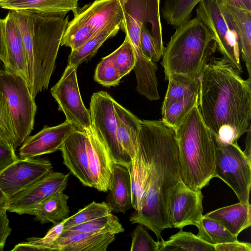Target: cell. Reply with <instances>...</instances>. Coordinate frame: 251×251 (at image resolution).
<instances>
[{"label": "cell", "instance_id": "28", "mask_svg": "<svg viewBox=\"0 0 251 251\" xmlns=\"http://www.w3.org/2000/svg\"><path fill=\"white\" fill-rule=\"evenodd\" d=\"M167 80H168V85L162 102L161 111L176 101L199 93V78L172 74L169 75Z\"/></svg>", "mask_w": 251, "mask_h": 251}, {"label": "cell", "instance_id": "24", "mask_svg": "<svg viewBox=\"0 0 251 251\" xmlns=\"http://www.w3.org/2000/svg\"><path fill=\"white\" fill-rule=\"evenodd\" d=\"M78 0H13L0 3V7L13 11H30L58 16L75 13Z\"/></svg>", "mask_w": 251, "mask_h": 251}, {"label": "cell", "instance_id": "16", "mask_svg": "<svg viewBox=\"0 0 251 251\" xmlns=\"http://www.w3.org/2000/svg\"><path fill=\"white\" fill-rule=\"evenodd\" d=\"M77 129L66 121L56 126H45L25 140L20 146L19 155L22 159L33 158L60 151L66 138Z\"/></svg>", "mask_w": 251, "mask_h": 251}, {"label": "cell", "instance_id": "30", "mask_svg": "<svg viewBox=\"0 0 251 251\" xmlns=\"http://www.w3.org/2000/svg\"><path fill=\"white\" fill-rule=\"evenodd\" d=\"M120 29L121 25L107 26L79 48L71 50L68 65L77 68L82 63L90 60L103 43L108 38L116 35Z\"/></svg>", "mask_w": 251, "mask_h": 251}, {"label": "cell", "instance_id": "46", "mask_svg": "<svg viewBox=\"0 0 251 251\" xmlns=\"http://www.w3.org/2000/svg\"><path fill=\"white\" fill-rule=\"evenodd\" d=\"M9 199L0 188V213L7 211Z\"/></svg>", "mask_w": 251, "mask_h": 251}, {"label": "cell", "instance_id": "27", "mask_svg": "<svg viewBox=\"0 0 251 251\" xmlns=\"http://www.w3.org/2000/svg\"><path fill=\"white\" fill-rule=\"evenodd\" d=\"M222 6L233 23L238 37L240 55L245 63L249 78L251 79V12Z\"/></svg>", "mask_w": 251, "mask_h": 251}, {"label": "cell", "instance_id": "33", "mask_svg": "<svg viewBox=\"0 0 251 251\" xmlns=\"http://www.w3.org/2000/svg\"><path fill=\"white\" fill-rule=\"evenodd\" d=\"M198 228L197 235L214 245L237 240V236L228 231L217 221L205 215L195 225Z\"/></svg>", "mask_w": 251, "mask_h": 251}, {"label": "cell", "instance_id": "42", "mask_svg": "<svg viewBox=\"0 0 251 251\" xmlns=\"http://www.w3.org/2000/svg\"><path fill=\"white\" fill-rule=\"evenodd\" d=\"M215 251H251V244L248 242L234 241L215 245Z\"/></svg>", "mask_w": 251, "mask_h": 251}, {"label": "cell", "instance_id": "4", "mask_svg": "<svg viewBox=\"0 0 251 251\" xmlns=\"http://www.w3.org/2000/svg\"><path fill=\"white\" fill-rule=\"evenodd\" d=\"M175 130L181 181L192 190H201L214 177L216 144L198 105Z\"/></svg>", "mask_w": 251, "mask_h": 251}, {"label": "cell", "instance_id": "38", "mask_svg": "<svg viewBox=\"0 0 251 251\" xmlns=\"http://www.w3.org/2000/svg\"><path fill=\"white\" fill-rule=\"evenodd\" d=\"M94 77L96 81L105 87L118 85L122 78L108 55L103 57L98 64Z\"/></svg>", "mask_w": 251, "mask_h": 251}, {"label": "cell", "instance_id": "11", "mask_svg": "<svg viewBox=\"0 0 251 251\" xmlns=\"http://www.w3.org/2000/svg\"><path fill=\"white\" fill-rule=\"evenodd\" d=\"M77 67L68 65L61 78L51 88L50 92L64 113L66 121L77 129L84 131L91 127L89 110L83 102L77 79Z\"/></svg>", "mask_w": 251, "mask_h": 251}, {"label": "cell", "instance_id": "37", "mask_svg": "<svg viewBox=\"0 0 251 251\" xmlns=\"http://www.w3.org/2000/svg\"><path fill=\"white\" fill-rule=\"evenodd\" d=\"M0 140L16 150L21 145L16 132L7 100L0 92Z\"/></svg>", "mask_w": 251, "mask_h": 251}, {"label": "cell", "instance_id": "6", "mask_svg": "<svg viewBox=\"0 0 251 251\" xmlns=\"http://www.w3.org/2000/svg\"><path fill=\"white\" fill-rule=\"evenodd\" d=\"M216 144L214 177L225 182L234 191L239 202L249 203L251 187V160L237 144L221 141L214 136Z\"/></svg>", "mask_w": 251, "mask_h": 251}, {"label": "cell", "instance_id": "21", "mask_svg": "<svg viewBox=\"0 0 251 251\" xmlns=\"http://www.w3.org/2000/svg\"><path fill=\"white\" fill-rule=\"evenodd\" d=\"M106 202L112 212L125 213L132 208V186L127 167L118 163L112 166Z\"/></svg>", "mask_w": 251, "mask_h": 251}, {"label": "cell", "instance_id": "34", "mask_svg": "<svg viewBox=\"0 0 251 251\" xmlns=\"http://www.w3.org/2000/svg\"><path fill=\"white\" fill-rule=\"evenodd\" d=\"M199 93L176 101L161 111L162 121L176 129L189 114L198 105Z\"/></svg>", "mask_w": 251, "mask_h": 251}, {"label": "cell", "instance_id": "17", "mask_svg": "<svg viewBox=\"0 0 251 251\" xmlns=\"http://www.w3.org/2000/svg\"><path fill=\"white\" fill-rule=\"evenodd\" d=\"M151 155L147 129L141 120L138 149L130 172L132 186V205L135 211L142 206L151 169Z\"/></svg>", "mask_w": 251, "mask_h": 251}, {"label": "cell", "instance_id": "2", "mask_svg": "<svg viewBox=\"0 0 251 251\" xmlns=\"http://www.w3.org/2000/svg\"><path fill=\"white\" fill-rule=\"evenodd\" d=\"M149 137L151 161L141 208L129 218L162 239V231L171 228L169 203L171 194L181 180L176 130L162 120H142Z\"/></svg>", "mask_w": 251, "mask_h": 251}, {"label": "cell", "instance_id": "32", "mask_svg": "<svg viewBox=\"0 0 251 251\" xmlns=\"http://www.w3.org/2000/svg\"><path fill=\"white\" fill-rule=\"evenodd\" d=\"M124 227L117 217L112 213L65 229L61 236L75 233H110L117 234L124 232Z\"/></svg>", "mask_w": 251, "mask_h": 251}, {"label": "cell", "instance_id": "26", "mask_svg": "<svg viewBox=\"0 0 251 251\" xmlns=\"http://www.w3.org/2000/svg\"><path fill=\"white\" fill-rule=\"evenodd\" d=\"M59 190L30 210L27 214L34 215L36 220L44 224L55 225L68 217L70 211L68 205L69 196Z\"/></svg>", "mask_w": 251, "mask_h": 251}, {"label": "cell", "instance_id": "40", "mask_svg": "<svg viewBox=\"0 0 251 251\" xmlns=\"http://www.w3.org/2000/svg\"><path fill=\"white\" fill-rule=\"evenodd\" d=\"M140 42L144 54L152 62L156 63L162 57L163 52L159 49L149 30L145 26L141 28Z\"/></svg>", "mask_w": 251, "mask_h": 251}, {"label": "cell", "instance_id": "36", "mask_svg": "<svg viewBox=\"0 0 251 251\" xmlns=\"http://www.w3.org/2000/svg\"><path fill=\"white\" fill-rule=\"evenodd\" d=\"M112 213V211L105 201H92L74 215L66 218L64 231L72 226Z\"/></svg>", "mask_w": 251, "mask_h": 251}, {"label": "cell", "instance_id": "25", "mask_svg": "<svg viewBox=\"0 0 251 251\" xmlns=\"http://www.w3.org/2000/svg\"><path fill=\"white\" fill-rule=\"evenodd\" d=\"M205 215L220 223L236 236L251 225V205L250 203L244 204L239 202L219 208Z\"/></svg>", "mask_w": 251, "mask_h": 251}, {"label": "cell", "instance_id": "23", "mask_svg": "<svg viewBox=\"0 0 251 251\" xmlns=\"http://www.w3.org/2000/svg\"><path fill=\"white\" fill-rule=\"evenodd\" d=\"M117 122V137L125 153L132 163L138 149L141 120L113 100Z\"/></svg>", "mask_w": 251, "mask_h": 251}, {"label": "cell", "instance_id": "7", "mask_svg": "<svg viewBox=\"0 0 251 251\" xmlns=\"http://www.w3.org/2000/svg\"><path fill=\"white\" fill-rule=\"evenodd\" d=\"M0 92L5 96L22 145L33 129L37 110L26 81L19 75L0 69Z\"/></svg>", "mask_w": 251, "mask_h": 251}, {"label": "cell", "instance_id": "19", "mask_svg": "<svg viewBox=\"0 0 251 251\" xmlns=\"http://www.w3.org/2000/svg\"><path fill=\"white\" fill-rule=\"evenodd\" d=\"M60 151L63 163L70 173L83 185L92 187L86 132L77 129L71 133L63 142Z\"/></svg>", "mask_w": 251, "mask_h": 251}, {"label": "cell", "instance_id": "5", "mask_svg": "<svg viewBox=\"0 0 251 251\" xmlns=\"http://www.w3.org/2000/svg\"><path fill=\"white\" fill-rule=\"evenodd\" d=\"M217 50L213 35L197 16L176 28L164 47L161 64L166 80L177 74L199 78Z\"/></svg>", "mask_w": 251, "mask_h": 251}, {"label": "cell", "instance_id": "31", "mask_svg": "<svg viewBox=\"0 0 251 251\" xmlns=\"http://www.w3.org/2000/svg\"><path fill=\"white\" fill-rule=\"evenodd\" d=\"M202 0H165L160 15L166 23L176 29L191 19L192 13Z\"/></svg>", "mask_w": 251, "mask_h": 251}, {"label": "cell", "instance_id": "43", "mask_svg": "<svg viewBox=\"0 0 251 251\" xmlns=\"http://www.w3.org/2000/svg\"><path fill=\"white\" fill-rule=\"evenodd\" d=\"M6 212L0 213V251H3L6 239L12 231Z\"/></svg>", "mask_w": 251, "mask_h": 251}, {"label": "cell", "instance_id": "44", "mask_svg": "<svg viewBox=\"0 0 251 251\" xmlns=\"http://www.w3.org/2000/svg\"><path fill=\"white\" fill-rule=\"evenodd\" d=\"M221 5L229 6L251 12V0H216Z\"/></svg>", "mask_w": 251, "mask_h": 251}, {"label": "cell", "instance_id": "35", "mask_svg": "<svg viewBox=\"0 0 251 251\" xmlns=\"http://www.w3.org/2000/svg\"><path fill=\"white\" fill-rule=\"evenodd\" d=\"M108 56L122 77L128 74L135 66L136 57L134 49L126 36L122 44Z\"/></svg>", "mask_w": 251, "mask_h": 251}, {"label": "cell", "instance_id": "13", "mask_svg": "<svg viewBox=\"0 0 251 251\" xmlns=\"http://www.w3.org/2000/svg\"><path fill=\"white\" fill-rule=\"evenodd\" d=\"M70 174L49 173L9 199L7 211L27 214L35 206L59 190L66 188Z\"/></svg>", "mask_w": 251, "mask_h": 251}, {"label": "cell", "instance_id": "9", "mask_svg": "<svg viewBox=\"0 0 251 251\" xmlns=\"http://www.w3.org/2000/svg\"><path fill=\"white\" fill-rule=\"evenodd\" d=\"M162 0H121L123 19L121 29L130 41L134 52L142 51L140 42L143 26L150 31L159 49L164 52L160 4Z\"/></svg>", "mask_w": 251, "mask_h": 251}, {"label": "cell", "instance_id": "39", "mask_svg": "<svg viewBox=\"0 0 251 251\" xmlns=\"http://www.w3.org/2000/svg\"><path fill=\"white\" fill-rule=\"evenodd\" d=\"M159 241H155L142 225L139 224L131 234L130 251H158Z\"/></svg>", "mask_w": 251, "mask_h": 251}, {"label": "cell", "instance_id": "48", "mask_svg": "<svg viewBox=\"0 0 251 251\" xmlns=\"http://www.w3.org/2000/svg\"><path fill=\"white\" fill-rule=\"evenodd\" d=\"M13 0H0V3L6 2Z\"/></svg>", "mask_w": 251, "mask_h": 251}, {"label": "cell", "instance_id": "47", "mask_svg": "<svg viewBox=\"0 0 251 251\" xmlns=\"http://www.w3.org/2000/svg\"><path fill=\"white\" fill-rule=\"evenodd\" d=\"M247 132V137L246 139V148L243 151L246 156L251 160V128L249 129Z\"/></svg>", "mask_w": 251, "mask_h": 251}, {"label": "cell", "instance_id": "45", "mask_svg": "<svg viewBox=\"0 0 251 251\" xmlns=\"http://www.w3.org/2000/svg\"><path fill=\"white\" fill-rule=\"evenodd\" d=\"M0 61L3 65L6 62L5 28L4 19L0 18Z\"/></svg>", "mask_w": 251, "mask_h": 251}, {"label": "cell", "instance_id": "41", "mask_svg": "<svg viewBox=\"0 0 251 251\" xmlns=\"http://www.w3.org/2000/svg\"><path fill=\"white\" fill-rule=\"evenodd\" d=\"M19 159L15 153V150L12 145L0 140V175Z\"/></svg>", "mask_w": 251, "mask_h": 251}, {"label": "cell", "instance_id": "12", "mask_svg": "<svg viewBox=\"0 0 251 251\" xmlns=\"http://www.w3.org/2000/svg\"><path fill=\"white\" fill-rule=\"evenodd\" d=\"M46 159L19 158L0 175V188L9 199L51 172Z\"/></svg>", "mask_w": 251, "mask_h": 251}, {"label": "cell", "instance_id": "15", "mask_svg": "<svg viewBox=\"0 0 251 251\" xmlns=\"http://www.w3.org/2000/svg\"><path fill=\"white\" fill-rule=\"evenodd\" d=\"M74 15L72 21L96 35L107 26L121 25L124 14L121 0H96L78 8Z\"/></svg>", "mask_w": 251, "mask_h": 251}, {"label": "cell", "instance_id": "10", "mask_svg": "<svg viewBox=\"0 0 251 251\" xmlns=\"http://www.w3.org/2000/svg\"><path fill=\"white\" fill-rule=\"evenodd\" d=\"M113 100L105 91L93 94L89 109L91 126L108 149L115 163L124 165L129 169L132 165L131 160L124 151L117 137Z\"/></svg>", "mask_w": 251, "mask_h": 251}, {"label": "cell", "instance_id": "3", "mask_svg": "<svg viewBox=\"0 0 251 251\" xmlns=\"http://www.w3.org/2000/svg\"><path fill=\"white\" fill-rule=\"evenodd\" d=\"M11 11L23 38L29 88L35 99L38 94L48 88L69 16Z\"/></svg>", "mask_w": 251, "mask_h": 251}, {"label": "cell", "instance_id": "18", "mask_svg": "<svg viewBox=\"0 0 251 251\" xmlns=\"http://www.w3.org/2000/svg\"><path fill=\"white\" fill-rule=\"evenodd\" d=\"M87 136L89 171L92 187L107 192L115 162L105 145L93 128L84 130Z\"/></svg>", "mask_w": 251, "mask_h": 251}, {"label": "cell", "instance_id": "8", "mask_svg": "<svg viewBox=\"0 0 251 251\" xmlns=\"http://www.w3.org/2000/svg\"><path fill=\"white\" fill-rule=\"evenodd\" d=\"M196 16L214 36L217 50L223 58L242 73L237 35L231 18L225 8L216 0H202L198 4Z\"/></svg>", "mask_w": 251, "mask_h": 251}, {"label": "cell", "instance_id": "20", "mask_svg": "<svg viewBox=\"0 0 251 251\" xmlns=\"http://www.w3.org/2000/svg\"><path fill=\"white\" fill-rule=\"evenodd\" d=\"M6 62L5 69L20 75L29 87L28 72L25 48L13 13L5 17Z\"/></svg>", "mask_w": 251, "mask_h": 251}, {"label": "cell", "instance_id": "1", "mask_svg": "<svg viewBox=\"0 0 251 251\" xmlns=\"http://www.w3.org/2000/svg\"><path fill=\"white\" fill-rule=\"evenodd\" d=\"M226 59L211 57L199 78L198 106L213 135L237 144L251 128V79Z\"/></svg>", "mask_w": 251, "mask_h": 251}, {"label": "cell", "instance_id": "14", "mask_svg": "<svg viewBox=\"0 0 251 251\" xmlns=\"http://www.w3.org/2000/svg\"><path fill=\"white\" fill-rule=\"evenodd\" d=\"M203 198L201 190H192L181 180L179 181L169 200L171 227L182 229L187 226H195L203 216Z\"/></svg>", "mask_w": 251, "mask_h": 251}, {"label": "cell", "instance_id": "29", "mask_svg": "<svg viewBox=\"0 0 251 251\" xmlns=\"http://www.w3.org/2000/svg\"><path fill=\"white\" fill-rule=\"evenodd\" d=\"M215 251L214 245L197 235L181 230L167 241H159L158 251Z\"/></svg>", "mask_w": 251, "mask_h": 251}, {"label": "cell", "instance_id": "22", "mask_svg": "<svg viewBox=\"0 0 251 251\" xmlns=\"http://www.w3.org/2000/svg\"><path fill=\"white\" fill-rule=\"evenodd\" d=\"M115 239V235L110 233L79 232L61 235L48 251H106Z\"/></svg>", "mask_w": 251, "mask_h": 251}]
</instances>
